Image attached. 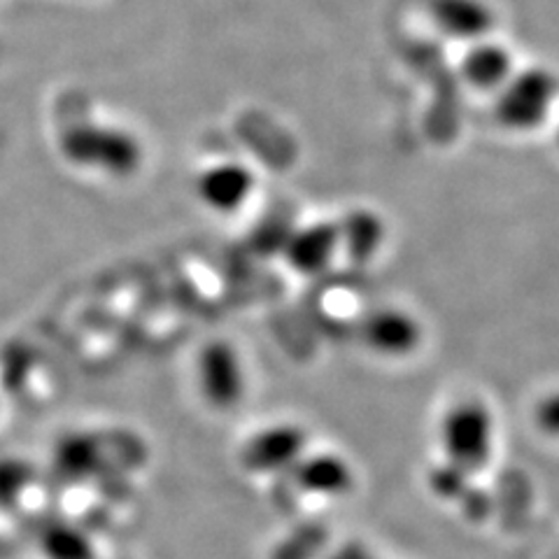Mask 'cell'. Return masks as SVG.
Wrapping results in <instances>:
<instances>
[{
	"label": "cell",
	"mask_w": 559,
	"mask_h": 559,
	"mask_svg": "<svg viewBox=\"0 0 559 559\" xmlns=\"http://www.w3.org/2000/svg\"><path fill=\"white\" fill-rule=\"evenodd\" d=\"M63 152L78 164H100L105 170H131L138 147L124 133H103L100 129L78 127L63 138Z\"/></svg>",
	"instance_id": "cell-4"
},
{
	"label": "cell",
	"mask_w": 559,
	"mask_h": 559,
	"mask_svg": "<svg viewBox=\"0 0 559 559\" xmlns=\"http://www.w3.org/2000/svg\"><path fill=\"white\" fill-rule=\"evenodd\" d=\"M441 443L450 466L464 474L480 471L495 450V419L480 401L452 406L441 423Z\"/></svg>",
	"instance_id": "cell-1"
},
{
	"label": "cell",
	"mask_w": 559,
	"mask_h": 559,
	"mask_svg": "<svg viewBox=\"0 0 559 559\" xmlns=\"http://www.w3.org/2000/svg\"><path fill=\"white\" fill-rule=\"evenodd\" d=\"M366 343L371 349L388 357H404L419 343V326L413 314L401 310H380L371 314L364 331Z\"/></svg>",
	"instance_id": "cell-7"
},
{
	"label": "cell",
	"mask_w": 559,
	"mask_h": 559,
	"mask_svg": "<svg viewBox=\"0 0 559 559\" xmlns=\"http://www.w3.org/2000/svg\"><path fill=\"white\" fill-rule=\"evenodd\" d=\"M199 384L213 406L229 408L245 394V369L236 349L226 343L207 345L199 357Z\"/></svg>",
	"instance_id": "cell-3"
},
{
	"label": "cell",
	"mask_w": 559,
	"mask_h": 559,
	"mask_svg": "<svg viewBox=\"0 0 559 559\" xmlns=\"http://www.w3.org/2000/svg\"><path fill=\"white\" fill-rule=\"evenodd\" d=\"M464 80L483 92L501 90L513 78V59L509 49L495 43H478L468 49L462 63Z\"/></svg>",
	"instance_id": "cell-8"
},
{
	"label": "cell",
	"mask_w": 559,
	"mask_h": 559,
	"mask_svg": "<svg viewBox=\"0 0 559 559\" xmlns=\"http://www.w3.org/2000/svg\"><path fill=\"white\" fill-rule=\"evenodd\" d=\"M336 240L338 231L329 229V226H314V229L299 234L289 245L292 264L306 273L324 269L329 264L331 252L336 250Z\"/></svg>",
	"instance_id": "cell-9"
},
{
	"label": "cell",
	"mask_w": 559,
	"mask_h": 559,
	"mask_svg": "<svg viewBox=\"0 0 559 559\" xmlns=\"http://www.w3.org/2000/svg\"><path fill=\"white\" fill-rule=\"evenodd\" d=\"M436 26L460 40H478L495 26V14L483 0H431Z\"/></svg>",
	"instance_id": "cell-6"
},
{
	"label": "cell",
	"mask_w": 559,
	"mask_h": 559,
	"mask_svg": "<svg viewBox=\"0 0 559 559\" xmlns=\"http://www.w3.org/2000/svg\"><path fill=\"white\" fill-rule=\"evenodd\" d=\"M557 90L559 82L548 70H524L501 86L495 105L497 119L509 129L530 131L546 119Z\"/></svg>",
	"instance_id": "cell-2"
},
{
	"label": "cell",
	"mask_w": 559,
	"mask_h": 559,
	"mask_svg": "<svg viewBox=\"0 0 559 559\" xmlns=\"http://www.w3.org/2000/svg\"><path fill=\"white\" fill-rule=\"evenodd\" d=\"M557 138H559V135H557Z\"/></svg>",
	"instance_id": "cell-14"
},
{
	"label": "cell",
	"mask_w": 559,
	"mask_h": 559,
	"mask_svg": "<svg viewBox=\"0 0 559 559\" xmlns=\"http://www.w3.org/2000/svg\"><path fill=\"white\" fill-rule=\"evenodd\" d=\"M254 189V178L248 166L226 162L210 166L199 178V197L201 201L217 210V213H234L245 201L250 199Z\"/></svg>",
	"instance_id": "cell-5"
},
{
	"label": "cell",
	"mask_w": 559,
	"mask_h": 559,
	"mask_svg": "<svg viewBox=\"0 0 559 559\" xmlns=\"http://www.w3.org/2000/svg\"><path fill=\"white\" fill-rule=\"evenodd\" d=\"M534 423L538 431H544L550 439H559V390L538 401L534 408Z\"/></svg>",
	"instance_id": "cell-12"
},
{
	"label": "cell",
	"mask_w": 559,
	"mask_h": 559,
	"mask_svg": "<svg viewBox=\"0 0 559 559\" xmlns=\"http://www.w3.org/2000/svg\"><path fill=\"white\" fill-rule=\"evenodd\" d=\"M301 443H304V439L299 431L283 427V429H275V431L259 436L254 445L271 448V450H250V457H252V462L261 464L264 468H266V464H277V462L285 464L287 460L294 457L296 452L301 450Z\"/></svg>",
	"instance_id": "cell-10"
},
{
	"label": "cell",
	"mask_w": 559,
	"mask_h": 559,
	"mask_svg": "<svg viewBox=\"0 0 559 559\" xmlns=\"http://www.w3.org/2000/svg\"><path fill=\"white\" fill-rule=\"evenodd\" d=\"M26 474L22 464H0V499H10L14 492H22Z\"/></svg>",
	"instance_id": "cell-13"
},
{
	"label": "cell",
	"mask_w": 559,
	"mask_h": 559,
	"mask_svg": "<svg viewBox=\"0 0 559 559\" xmlns=\"http://www.w3.org/2000/svg\"><path fill=\"white\" fill-rule=\"evenodd\" d=\"M43 548L49 559H90L92 550L86 538L68 527H55L45 534Z\"/></svg>",
	"instance_id": "cell-11"
}]
</instances>
